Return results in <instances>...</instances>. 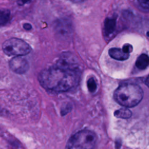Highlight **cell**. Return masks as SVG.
Returning a JSON list of instances; mask_svg holds the SVG:
<instances>
[{"instance_id": "14", "label": "cell", "mask_w": 149, "mask_h": 149, "mask_svg": "<svg viewBox=\"0 0 149 149\" xmlns=\"http://www.w3.org/2000/svg\"><path fill=\"white\" fill-rule=\"evenodd\" d=\"M31 0H18L17 1V3L19 5H23L24 4L31 1Z\"/></svg>"}, {"instance_id": "16", "label": "cell", "mask_w": 149, "mask_h": 149, "mask_svg": "<svg viewBox=\"0 0 149 149\" xmlns=\"http://www.w3.org/2000/svg\"><path fill=\"white\" fill-rule=\"evenodd\" d=\"M69 1L74 3H79V2H82L84 0H69Z\"/></svg>"}, {"instance_id": "1", "label": "cell", "mask_w": 149, "mask_h": 149, "mask_svg": "<svg viewBox=\"0 0 149 149\" xmlns=\"http://www.w3.org/2000/svg\"><path fill=\"white\" fill-rule=\"evenodd\" d=\"M78 68L73 69L56 65L43 70L38 80L45 88L56 92L66 91L77 86L80 79Z\"/></svg>"}, {"instance_id": "2", "label": "cell", "mask_w": 149, "mask_h": 149, "mask_svg": "<svg viewBox=\"0 0 149 149\" xmlns=\"http://www.w3.org/2000/svg\"><path fill=\"white\" fill-rule=\"evenodd\" d=\"M115 101L123 107H133L141 101L143 91L141 88L135 84H123L118 87L113 94Z\"/></svg>"}, {"instance_id": "8", "label": "cell", "mask_w": 149, "mask_h": 149, "mask_svg": "<svg viewBox=\"0 0 149 149\" xmlns=\"http://www.w3.org/2000/svg\"><path fill=\"white\" fill-rule=\"evenodd\" d=\"M116 27V20L113 18H107L104 22V30L107 35L113 32Z\"/></svg>"}, {"instance_id": "15", "label": "cell", "mask_w": 149, "mask_h": 149, "mask_svg": "<svg viewBox=\"0 0 149 149\" xmlns=\"http://www.w3.org/2000/svg\"><path fill=\"white\" fill-rule=\"evenodd\" d=\"M23 28L25 30H30L31 29V25L30 24H29V23H25L23 25Z\"/></svg>"}, {"instance_id": "12", "label": "cell", "mask_w": 149, "mask_h": 149, "mask_svg": "<svg viewBox=\"0 0 149 149\" xmlns=\"http://www.w3.org/2000/svg\"><path fill=\"white\" fill-rule=\"evenodd\" d=\"M139 4L145 9H149V0H137Z\"/></svg>"}, {"instance_id": "11", "label": "cell", "mask_w": 149, "mask_h": 149, "mask_svg": "<svg viewBox=\"0 0 149 149\" xmlns=\"http://www.w3.org/2000/svg\"><path fill=\"white\" fill-rule=\"evenodd\" d=\"M87 87L90 92L94 93L97 89V83L94 78L91 77L87 80Z\"/></svg>"}, {"instance_id": "5", "label": "cell", "mask_w": 149, "mask_h": 149, "mask_svg": "<svg viewBox=\"0 0 149 149\" xmlns=\"http://www.w3.org/2000/svg\"><path fill=\"white\" fill-rule=\"evenodd\" d=\"M9 66L15 73L23 74L28 70L29 65L27 61L22 56H16L10 61Z\"/></svg>"}, {"instance_id": "13", "label": "cell", "mask_w": 149, "mask_h": 149, "mask_svg": "<svg viewBox=\"0 0 149 149\" xmlns=\"http://www.w3.org/2000/svg\"><path fill=\"white\" fill-rule=\"evenodd\" d=\"M122 48H123V49H124L125 51H126L127 52H128V53H129V54H130V53L132 51V50H133V47H132V45H130V44H125L123 46Z\"/></svg>"}, {"instance_id": "3", "label": "cell", "mask_w": 149, "mask_h": 149, "mask_svg": "<svg viewBox=\"0 0 149 149\" xmlns=\"http://www.w3.org/2000/svg\"><path fill=\"white\" fill-rule=\"evenodd\" d=\"M97 137L95 133L91 130H81L73 135L67 143L68 148H93L97 142Z\"/></svg>"}, {"instance_id": "6", "label": "cell", "mask_w": 149, "mask_h": 149, "mask_svg": "<svg viewBox=\"0 0 149 149\" xmlns=\"http://www.w3.org/2000/svg\"><path fill=\"white\" fill-rule=\"evenodd\" d=\"M109 54L112 58L119 61L126 60L130 55V54L125 51L123 48H111L109 50Z\"/></svg>"}, {"instance_id": "10", "label": "cell", "mask_w": 149, "mask_h": 149, "mask_svg": "<svg viewBox=\"0 0 149 149\" xmlns=\"http://www.w3.org/2000/svg\"><path fill=\"white\" fill-rule=\"evenodd\" d=\"M10 18V11L8 9H0V26H3L8 23Z\"/></svg>"}, {"instance_id": "7", "label": "cell", "mask_w": 149, "mask_h": 149, "mask_svg": "<svg viewBox=\"0 0 149 149\" xmlns=\"http://www.w3.org/2000/svg\"><path fill=\"white\" fill-rule=\"evenodd\" d=\"M136 66L140 70L146 69L149 66V56L145 54L140 55L136 61Z\"/></svg>"}, {"instance_id": "4", "label": "cell", "mask_w": 149, "mask_h": 149, "mask_svg": "<svg viewBox=\"0 0 149 149\" xmlns=\"http://www.w3.org/2000/svg\"><path fill=\"white\" fill-rule=\"evenodd\" d=\"M5 54L9 56H23L31 51L30 45L24 41L16 38H12L5 41L2 44Z\"/></svg>"}, {"instance_id": "17", "label": "cell", "mask_w": 149, "mask_h": 149, "mask_svg": "<svg viewBox=\"0 0 149 149\" xmlns=\"http://www.w3.org/2000/svg\"><path fill=\"white\" fill-rule=\"evenodd\" d=\"M146 85L149 87V76H148L147 77V78L146 79Z\"/></svg>"}, {"instance_id": "9", "label": "cell", "mask_w": 149, "mask_h": 149, "mask_svg": "<svg viewBox=\"0 0 149 149\" xmlns=\"http://www.w3.org/2000/svg\"><path fill=\"white\" fill-rule=\"evenodd\" d=\"M114 115L117 118H123V119H127L132 116L131 111L127 108V107H123L120 108L114 112Z\"/></svg>"}]
</instances>
